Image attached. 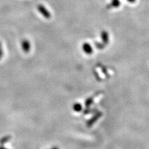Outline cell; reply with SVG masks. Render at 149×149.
I'll list each match as a JSON object with an SVG mask.
<instances>
[{"instance_id": "5", "label": "cell", "mask_w": 149, "mask_h": 149, "mask_svg": "<svg viewBox=\"0 0 149 149\" xmlns=\"http://www.w3.org/2000/svg\"><path fill=\"white\" fill-rule=\"evenodd\" d=\"M112 5L114 7H118L120 5V2H119V0H113L112 2Z\"/></svg>"}, {"instance_id": "1", "label": "cell", "mask_w": 149, "mask_h": 149, "mask_svg": "<svg viewBox=\"0 0 149 149\" xmlns=\"http://www.w3.org/2000/svg\"><path fill=\"white\" fill-rule=\"evenodd\" d=\"M83 50H84L86 53H91L92 51V48H91V46H90L89 44H87V43H86V44H83Z\"/></svg>"}, {"instance_id": "4", "label": "cell", "mask_w": 149, "mask_h": 149, "mask_svg": "<svg viewBox=\"0 0 149 149\" xmlns=\"http://www.w3.org/2000/svg\"><path fill=\"white\" fill-rule=\"evenodd\" d=\"M39 8H40L41 9H42V11H41V13H42L43 15H44L45 17H46V18H48L49 17V16H50V15L49 14V12H48V11H46V8H44L42 7V6H39Z\"/></svg>"}, {"instance_id": "6", "label": "cell", "mask_w": 149, "mask_h": 149, "mask_svg": "<svg viewBox=\"0 0 149 149\" xmlns=\"http://www.w3.org/2000/svg\"><path fill=\"white\" fill-rule=\"evenodd\" d=\"M128 2H131V3H133V2H135V0H128Z\"/></svg>"}, {"instance_id": "3", "label": "cell", "mask_w": 149, "mask_h": 149, "mask_svg": "<svg viewBox=\"0 0 149 149\" xmlns=\"http://www.w3.org/2000/svg\"><path fill=\"white\" fill-rule=\"evenodd\" d=\"M101 38L103 39L104 42H105V44L108 43V35L106 32H101Z\"/></svg>"}, {"instance_id": "2", "label": "cell", "mask_w": 149, "mask_h": 149, "mask_svg": "<svg viewBox=\"0 0 149 149\" xmlns=\"http://www.w3.org/2000/svg\"><path fill=\"white\" fill-rule=\"evenodd\" d=\"M10 139H11V137L10 136H6L4 137H2V138L0 139V144H1V146H3L4 144H5L6 142H8L10 140Z\"/></svg>"}, {"instance_id": "7", "label": "cell", "mask_w": 149, "mask_h": 149, "mask_svg": "<svg viewBox=\"0 0 149 149\" xmlns=\"http://www.w3.org/2000/svg\"><path fill=\"white\" fill-rule=\"evenodd\" d=\"M0 149H7V148H4L3 146H0Z\"/></svg>"}]
</instances>
